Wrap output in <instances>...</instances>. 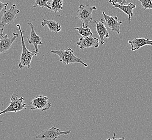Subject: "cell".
<instances>
[{"mask_svg": "<svg viewBox=\"0 0 152 140\" xmlns=\"http://www.w3.org/2000/svg\"><path fill=\"white\" fill-rule=\"evenodd\" d=\"M50 53L58 55L59 61H61L64 66L69 64L80 63L85 67H88L87 64L84 63L80 59L74 55V51L69 47H66V49H61L59 50H52Z\"/></svg>", "mask_w": 152, "mask_h": 140, "instance_id": "1", "label": "cell"}, {"mask_svg": "<svg viewBox=\"0 0 152 140\" xmlns=\"http://www.w3.org/2000/svg\"><path fill=\"white\" fill-rule=\"evenodd\" d=\"M16 26L20 32L21 44H22V53L20 55V62L18 64V67L20 69H22L25 66H26L28 68L30 69L31 67L30 64H31V61H32V57L34 56H36L38 53L36 52L35 50L30 51L27 49L25 44V41L24 40L23 32L21 29L20 24H18L16 25Z\"/></svg>", "mask_w": 152, "mask_h": 140, "instance_id": "2", "label": "cell"}, {"mask_svg": "<svg viewBox=\"0 0 152 140\" xmlns=\"http://www.w3.org/2000/svg\"><path fill=\"white\" fill-rule=\"evenodd\" d=\"M96 9L97 8L95 6L91 7L89 4H80L77 10V15L76 18H78L83 21V27H88L94 21V18L92 17V12Z\"/></svg>", "mask_w": 152, "mask_h": 140, "instance_id": "3", "label": "cell"}, {"mask_svg": "<svg viewBox=\"0 0 152 140\" xmlns=\"http://www.w3.org/2000/svg\"><path fill=\"white\" fill-rule=\"evenodd\" d=\"M25 99L23 97L18 98V95L16 94H13L10 98V102L9 106L7 107L3 111H0V115L1 114H4L9 112H15L17 113L18 112L26 109L27 108L26 106V104H23Z\"/></svg>", "mask_w": 152, "mask_h": 140, "instance_id": "4", "label": "cell"}, {"mask_svg": "<svg viewBox=\"0 0 152 140\" xmlns=\"http://www.w3.org/2000/svg\"><path fill=\"white\" fill-rule=\"evenodd\" d=\"M71 130L66 131H61L60 129L53 126L51 128H48L42 131L37 135L36 138L42 140H56L61 135H67L70 134Z\"/></svg>", "mask_w": 152, "mask_h": 140, "instance_id": "5", "label": "cell"}, {"mask_svg": "<svg viewBox=\"0 0 152 140\" xmlns=\"http://www.w3.org/2000/svg\"><path fill=\"white\" fill-rule=\"evenodd\" d=\"M27 105L32 111L39 109L42 112L48 110L51 107L49 98L47 96H36Z\"/></svg>", "mask_w": 152, "mask_h": 140, "instance_id": "6", "label": "cell"}, {"mask_svg": "<svg viewBox=\"0 0 152 140\" xmlns=\"http://www.w3.org/2000/svg\"><path fill=\"white\" fill-rule=\"evenodd\" d=\"M20 12L15 4L12 5L10 9L5 10L3 12V16L0 21V26H4L7 24H10L14 22L16 18V15Z\"/></svg>", "mask_w": 152, "mask_h": 140, "instance_id": "7", "label": "cell"}, {"mask_svg": "<svg viewBox=\"0 0 152 140\" xmlns=\"http://www.w3.org/2000/svg\"><path fill=\"white\" fill-rule=\"evenodd\" d=\"M102 15L104 18V20L105 21L106 26L111 30L112 31L117 32L118 35L120 34V25L123 23V22L120 20H118V18L117 16H111L106 15L105 12L102 10Z\"/></svg>", "mask_w": 152, "mask_h": 140, "instance_id": "8", "label": "cell"}, {"mask_svg": "<svg viewBox=\"0 0 152 140\" xmlns=\"http://www.w3.org/2000/svg\"><path fill=\"white\" fill-rule=\"evenodd\" d=\"M105 22V20L102 19L98 21L94 20V23L96 24V32L99 36L100 42L102 45L105 43V38H108L110 37L109 32L104 25Z\"/></svg>", "mask_w": 152, "mask_h": 140, "instance_id": "9", "label": "cell"}, {"mask_svg": "<svg viewBox=\"0 0 152 140\" xmlns=\"http://www.w3.org/2000/svg\"><path fill=\"white\" fill-rule=\"evenodd\" d=\"M76 44L78 45L79 48L82 50L85 48H90L94 47V48H97L99 47V41L98 38L96 37H80L79 38V41L77 42Z\"/></svg>", "mask_w": 152, "mask_h": 140, "instance_id": "10", "label": "cell"}, {"mask_svg": "<svg viewBox=\"0 0 152 140\" xmlns=\"http://www.w3.org/2000/svg\"><path fill=\"white\" fill-rule=\"evenodd\" d=\"M28 25H29L30 27L31 32L30 34L29 37L26 38V41L28 42L29 44H32L34 46L36 52L38 53L39 50H38V46L39 45L43 44L42 38L36 33L34 30V26L31 23H28Z\"/></svg>", "mask_w": 152, "mask_h": 140, "instance_id": "11", "label": "cell"}, {"mask_svg": "<svg viewBox=\"0 0 152 140\" xmlns=\"http://www.w3.org/2000/svg\"><path fill=\"white\" fill-rule=\"evenodd\" d=\"M12 35V37L10 38H8L7 35H5L2 38H0V54L8 51L12 47V43L18 37V34L14 32Z\"/></svg>", "mask_w": 152, "mask_h": 140, "instance_id": "12", "label": "cell"}, {"mask_svg": "<svg viewBox=\"0 0 152 140\" xmlns=\"http://www.w3.org/2000/svg\"><path fill=\"white\" fill-rule=\"evenodd\" d=\"M129 43L131 45V51H135L145 45L152 46V40L145 38H135L132 41H129Z\"/></svg>", "mask_w": 152, "mask_h": 140, "instance_id": "13", "label": "cell"}, {"mask_svg": "<svg viewBox=\"0 0 152 140\" xmlns=\"http://www.w3.org/2000/svg\"><path fill=\"white\" fill-rule=\"evenodd\" d=\"M112 5H113V7L112 8V9H114V8H118L120 9L121 10H122L123 12H124L126 15L128 16L129 18V21L130 22L131 20V18L132 16H133V9H135L136 8V6L133 3H129V4L126 5V6H120L116 4H112Z\"/></svg>", "mask_w": 152, "mask_h": 140, "instance_id": "14", "label": "cell"}, {"mask_svg": "<svg viewBox=\"0 0 152 140\" xmlns=\"http://www.w3.org/2000/svg\"><path fill=\"white\" fill-rule=\"evenodd\" d=\"M41 26L42 27H44L47 26L49 29L50 30V31L55 33L56 35H57V34L60 32L61 30V26L56 20L43 19L42 22H41Z\"/></svg>", "mask_w": 152, "mask_h": 140, "instance_id": "15", "label": "cell"}, {"mask_svg": "<svg viewBox=\"0 0 152 140\" xmlns=\"http://www.w3.org/2000/svg\"><path fill=\"white\" fill-rule=\"evenodd\" d=\"M48 4L50 6L51 10L55 12H61L63 9V1L62 0L49 1Z\"/></svg>", "mask_w": 152, "mask_h": 140, "instance_id": "16", "label": "cell"}, {"mask_svg": "<svg viewBox=\"0 0 152 140\" xmlns=\"http://www.w3.org/2000/svg\"><path fill=\"white\" fill-rule=\"evenodd\" d=\"M75 29L78 30L79 35L82 36V37H92L93 33L91 32L90 28L88 27H79L75 28Z\"/></svg>", "mask_w": 152, "mask_h": 140, "instance_id": "17", "label": "cell"}, {"mask_svg": "<svg viewBox=\"0 0 152 140\" xmlns=\"http://www.w3.org/2000/svg\"><path fill=\"white\" fill-rule=\"evenodd\" d=\"M49 0H36L35 1L34 3V5L33 6L34 8H36L37 7H40L42 8H47L48 9L51 10V8L50 6L48 5V3L49 2Z\"/></svg>", "mask_w": 152, "mask_h": 140, "instance_id": "18", "label": "cell"}, {"mask_svg": "<svg viewBox=\"0 0 152 140\" xmlns=\"http://www.w3.org/2000/svg\"><path fill=\"white\" fill-rule=\"evenodd\" d=\"M141 3V6L145 10L147 9H152V1L151 0H139Z\"/></svg>", "mask_w": 152, "mask_h": 140, "instance_id": "19", "label": "cell"}, {"mask_svg": "<svg viewBox=\"0 0 152 140\" xmlns=\"http://www.w3.org/2000/svg\"><path fill=\"white\" fill-rule=\"evenodd\" d=\"M109 3L112 4H116L120 6H126L129 4V2L126 0H110L109 1Z\"/></svg>", "mask_w": 152, "mask_h": 140, "instance_id": "20", "label": "cell"}, {"mask_svg": "<svg viewBox=\"0 0 152 140\" xmlns=\"http://www.w3.org/2000/svg\"><path fill=\"white\" fill-rule=\"evenodd\" d=\"M8 5V3H4L0 1V12L2 10L3 8L7 9V7Z\"/></svg>", "mask_w": 152, "mask_h": 140, "instance_id": "21", "label": "cell"}, {"mask_svg": "<svg viewBox=\"0 0 152 140\" xmlns=\"http://www.w3.org/2000/svg\"><path fill=\"white\" fill-rule=\"evenodd\" d=\"M106 140H125V137H122L121 138H120V139H116L115 138V133H114L112 139H108Z\"/></svg>", "mask_w": 152, "mask_h": 140, "instance_id": "22", "label": "cell"}, {"mask_svg": "<svg viewBox=\"0 0 152 140\" xmlns=\"http://www.w3.org/2000/svg\"><path fill=\"white\" fill-rule=\"evenodd\" d=\"M4 31V28H0V37H1L2 38L3 37V32Z\"/></svg>", "mask_w": 152, "mask_h": 140, "instance_id": "23", "label": "cell"}, {"mask_svg": "<svg viewBox=\"0 0 152 140\" xmlns=\"http://www.w3.org/2000/svg\"><path fill=\"white\" fill-rule=\"evenodd\" d=\"M2 121H0V123H2Z\"/></svg>", "mask_w": 152, "mask_h": 140, "instance_id": "24", "label": "cell"}]
</instances>
